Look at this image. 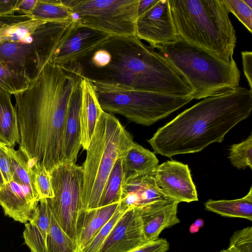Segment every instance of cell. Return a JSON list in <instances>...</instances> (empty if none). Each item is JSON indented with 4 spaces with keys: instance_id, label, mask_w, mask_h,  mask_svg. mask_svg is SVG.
Wrapping results in <instances>:
<instances>
[{
    "instance_id": "cell-1",
    "label": "cell",
    "mask_w": 252,
    "mask_h": 252,
    "mask_svg": "<svg viewBox=\"0 0 252 252\" xmlns=\"http://www.w3.org/2000/svg\"><path fill=\"white\" fill-rule=\"evenodd\" d=\"M82 78L69 68L49 62L28 88L13 94L19 150L32 165L49 171L61 162L64 123Z\"/></svg>"
},
{
    "instance_id": "cell-2",
    "label": "cell",
    "mask_w": 252,
    "mask_h": 252,
    "mask_svg": "<svg viewBox=\"0 0 252 252\" xmlns=\"http://www.w3.org/2000/svg\"><path fill=\"white\" fill-rule=\"evenodd\" d=\"M63 66L92 83L175 96L193 94L185 77L136 35H110Z\"/></svg>"
},
{
    "instance_id": "cell-3",
    "label": "cell",
    "mask_w": 252,
    "mask_h": 252,
    "mask_svg": "<svg viewBox=\"0 0 252 252\" xmlns=\"http://www.w3.org/2000/svg\"><path fill=\"white\" fill-rule=\"evenodd\" d=\"M252 110V91L238 87L226 94L204 98L159 128L148 142L155 154L168 158L200 152L220 143Z\"/></svg>"
},
{
    "instance_id": "cell-4",
    "label": "cell",
    "mask_w": 252,
    "mask_h": 252,
    "mask_svg": "<svg viewBox=\"0 0 252 252\" xmlns=\"http://www.w3.org/2000/svg\"><path fill=\"white\" fill-rule=\"evenodd\" d=\"M180 39L226 63L234 61L236 31L223 0H169Z\"/></svg>"
},
{
    "instance_id": "cell-5",
    "label": "cell",
    "mask_w": 252,
    "mask_h": 252,
    "mask_svg": "<svg viewBox=\"0 0 252 252\" xmlns=\"http://www.w3.org/2000/svg\"><path fill=\"white\" fill-rule=\"evenodd\" d=\"M156 48L186 79L193 99L226 94L239 87L241 72L234 60L226 63L180 38Z\"/></svg>"
},
{
    "instance_id": "cell-6",
    "label": "cell",
    "mask_w": 252,
    "mask_h": 252,
    "mask_svg": "<svg viewBox=\"0 0 252 252\" xmlns=\"http://www.w3.org/2000/svg\"><path fill=\"white\" fill-rule=\"evenodd\" d=\"M133 143L132 135L119 120L103 111L82 166L81 213L99 207L106 181L116 161L125 156Z\"/></svg>"
},
{
    "instance_id": "cell-7",
    "label": "cell",
    "mask_w": 252,
    "mask_h": 252,
    "mask_svg": "<svg viewBox=\"0 0 252 252\" xmlns=\"http://www.w3.org/2000/svg\"><path fill=\"white\" fill-rule=\"evenodd\" d=\"M102 110L121 115L131 122L151 126L193 99L192 95L175 96L92 83Z\"/></svg>"
},
{
    "instance_id": "cell-8",
    "label": "cell",
    "mask_w": 252,
    "mask_h": 252,
    "mask_svg": "<svg viewBox=\"0 0 252 252\" xmlns=\"http://www.w3.org/2000/svg\"><path fill=\"white\" fill-rule=\"evenodd\" d=\"M73 21L47 22L23 40L0 43V62L33 81L50 62Z\"/></svg>"
},
{
    "instance_id": "cell-9",
    "label": "cell",
    "mask_w": 252,
    "mask_h": 252,
    "mask_svg": "<svg viewBox=\"0 0 252 252\" xmlns=\"http://www.w3.org/2000/svg\"><path fill=\"white\" fill-rule=\"evenodd\" d=\"M140 0H62L77 23L110 35H136Z\"/></svg>"
},
{
    "instance_id": "cell-10",
    "label": "cell",
    "mask_w": 252,
    "mask_h": 252,
    "mask_svg": "<svg viewBox=\"0 0 252 252\" xmlns=\"http://www.w3.org/2000/svg\"><path fill=\"white\" fill-rule=\"evenodd\" d=\"M49 172L54 194L53 198L47 199L49 205L59 225L76 244L81 214L83 169L76 163L61 162Z\"/></svg>"
},
{
    "instance_id": "cell-11",
    "label": "cell",
    "mask_w": 252,
    "mask_h": 252,
    "mask_svg": "<svg viewBox=\"0 0 252 252\" xmlns=\"http://www.w3.org/2000/svg\"><path fill=\"white\" fill-rule=\"evenodd\" d=\"M136 36L156 48L179 39L169 0H158L145 12L138 17Z\"/></svg>"
},
{
    "instance_id": "cell-12",
    "label": "cell",
    "mask_w": 252,
    "mask_h": 252,
    "mask_svg": "<svg viewBox=\"0 0 252 252\" xmlns=\"http://www.w3.org/2000/svg\"><path fill=\"white\" fill-rule=\"evenodd\" d=\"M110 35L74 21L58 44L50 62L63 66L81 58Z\"/></svg>"
},
{
    "instance_id": "cell-13",
    "label": "cell",
    "mask_w": 252,
    "mask_h": 252,
    "mask_svg": "<svg viewBox=\"0 0 252 252\" xmlns=\"http://www.w3.org/2000/svg\"><path fill=\"white\" fill-rule=\"evenodd\" d=\"M155 179L158 189L179 203L198 200L188 164L174 160L164 162L155 169Z\"/></svg>"
},
{
    "instance_id": "cell-14",
    "label": "cell",
    "mask_w": 252,
    "mask_h": 252,
    "mask_svg": "<svg viewBox=\"0 0 252 252\" xmlns=\"http://www.w3.org/2000/svg\"><path fill=\"white\" fill-rule=\"evenodd\" d=\"M146 242L139 212L131 208L120 218L99 252H128Z\"/></svg>"
},
{
    "instance_id": "cell-15",
    "label": "cell",
    "mask_w": 252,
    "mask_h": 252,
    "mask_svg": "<svg viewBox=\"0 0 252 252\" xmlns=\"http://www.w3.org/2000/svg\"><path fill=\"white\" fill-rule=\"evenodd\" d=\"M155 170L126 179L120 203L128 208L140 209L158 202L174 200L157 187Z\"/></svg>"
},
{
    "instance_id": "cell-16",
    "label": "cell",
    "mask_w": 252,
    "mask_h": 252,
    "mask_svg": "<svg viewBox=\"0 0 252 252\" xmlns=\"http://www.w3.org/2000/svg\"><path fill=\"white\" fill-rule=\"evenodd\" d=\"M38 202L29 188L14 181L0 189V205L4 215L21 223L34 217Z\"/></svg>"
},
{
    "instance_id": "cell-17",
    "label": "cell",
    "mask_w": 252,
    "mask_h": 252,
    "mask_svg": "<svg viewBox=\"0 0 252 252\" xmlns=\"http://www.w3.org/2000/svg\"><path fill=\"white\" fill-rule=\"evenodd\" d=\"M178 204L174 200L162 201L136 209L147 242L158 239L164 229L180 223L177 216Z\"/></svg>"
},
{
    "instance_id": "cell-18",
    "label": "cell",
    "mask_w": 252,
    "mask_h": 252,
    "mask_svg": "<svg viewBox=\"0 0 252 252\" xmlns=\"http://www.w3.org/2000/svg\"><path fill=\"white\" fill-rule=\"evenodd\" d=\"M81 80L77 85L72 94L64 123L61 148V162L75 163L81 147Z\"/></svg>"
},
{
    "instance_id": "cell-19",
    "label": "cell",
    "mask_w": 252,
    "mask_h": 252,
    "mask_svg": "<svg viewBox=\"0 0 252 252\" xmlns=\"http://www.w3.org/2000/svg\"><path fill=\"white\" fill-rule=\"evenodd\" d=\"M34 217L25 223V244L31 252H47V240L51 230L52 213L47 199H41Z\"/></svg>"
},
{
    "instance_id": "cell-20",
    "label": "cell",
    "mask_w": 252,
    "mask_h": 252,
    "mask_svg": "<svg viewBox=\"0 0 252 252\" xmlns=\"http://www.w3.org/2000/svg\"><path fill=\"white\" fill-rule=\"evenodd\" d=\"M81 85V144L83 149L87 150L103 110L99 103L93 83L82 78Z\"/></svg>"
},
{
    "instance_id": "cell-21",
    "label": "cell",
    "mask_w": 252,
    "mask_h": 252,
    "mask_svg": "<svg viewBox=\"0 0 252 252\" xmlns=\"http://www.w3.org/2000/svg\"><path fill=\"white\" fill-rule=\"evenodd\" d=\"M119 203L83 212L77 226V252L80 251L101 229L116 212Z\"/></svg>"
},
{
    "instance_id": "cell-22",
    "label": "cell",
    "mask_w": 252,
    "mask_h": 252,
    "mask_svg": "<svg viewBox=\"0 0 252 252\" xmlns=\"http://www.w3.org/2000/svg\"><path fill=\"white\" fill-rule=\"evenodd\" d=\"M158 163V160L154 153L134 142L123 157L124 181L154 170Z\"/></svg>"
},
{
    "instance_id": "cell-23",
    "label": "cell",
    "mask_w": 252,
    "mask_h": 252,
    "mask_svg": "<svg viewBox=\"0 0 252 252\" xmlns=\"http://www.w3.org/2000/svg\"><path fill=\"white\" fill-rule=\"evenodd\" d=\"M12 94L0 87V141L14 148L19 140V130Z\"/></svg>"
},
{
    "instance_id": "cell-24",
    "label": "cell",
    "mask_w": 252,
    "mask_h": 252,
    "mask_svg": "<svg viewBox=\"0 0 252 252\" xmlns=\"http://www.w3.org/2000/svg\"><path fill=\"white\" fill-rule=\"evenodd\" d=\"M205 209L221 216L252 220V187L244 197L234 200H213L205 204Z\"/></svg>"
},
{
    "instance_id": "cell-25",
    "label": "cell",
    "mask_w": 252,
    "mask_h": 252,
    "mask_svg": "<svg viewBox=\"0 0 252 252\" xmlns=\"http://www.w3.org/2000/svg\"><path fill=\"white\" fill-rule=\"evenodd\" d=\"M29 15L31 19L47 22L74 21L72 11L62 0H38Z\"/></svg>"
},
{
    "instance_id": "cell-26",
    "label": "cell",
    "mask_w": 252,
    "mask_h": 252,
    "mask_svg": "<svg viewBox=\"0 0 252 252\" xmlns=\"http://www.w3.org/2000/svg\"><path fill=\"white\" fill-rule=\"evenodd\" d=\"M8 149L14 174L13 181L29 188L39 202L34 185V169L32 164L20 150L10 147H8Z\"/></svg>"
},
{
    "instance_id": "cell-27",
    "label": "cell",
    "mask_w": 252,
    "mask_h": 252,
    "mask_svg": "<svg viewBox=\"0 0 252 252\" xmlns=\"http://www.w3.org/2000/svg\"><path fill=\"white\" fill-rule=\"evenodd\" d=\"M124 182V174L122 157L117 160L109 174L99 207L120 202Z\"/></svg>"
},
{
    "instance_id": "cell-28",
    "label": "cell",
    "mask_w": 252,
    "mask_h": 252,
    "mask_svg": "<svg viewBox=\"0 0 252 252\" xmlns=\"http://www.w3.org/2000/svg\"><path fill=\"white\" fill-rule=\"evenodd\" d=\"M47 22L31 19L0 28V43L23 40Z\"/></svg>"
},
{
    "instance_id": "cell-29",
    "label": "cell",
    "mask_w": 252,
    "mask_h": 252,
    "mask_svg": "<svg viewBox=\"0 0 252 252\" xmlns=\"http://www.w3.org/2000/svg\"><path fill=\"white\" fill-rule=\"evenodd\" d=\"M51 230L47 240V252H77L74 241L63 231L53 214Z\"/></svg>"
},
{
    "instance_id": "cell-30",
    "label": "cell",
    "mask_w": 252,
    "mask_h": 252,
    "mask_svg": "<svg viewBox=\"0 0 252 252\" xmlns=\"http://www.w3.org/2000/svg\"><path fill=\"white\" fill-rule=\"evenodd\" d=\"M31 80L27 76L10 70L0 62V87L14 94L26 90Z\"/></svg>"
},
{
    "instance_id": "cell-31",
    "label": "cell",
    "mask_w": 252,
    "mask_h": 252,
    "mask_svg": "<svg viewBox=\"0 0 252 252\" xmlns=\"http://www.w3.org/2000/svg\"><path fill=\"white\" fill-rule=\"evenodd\" d=\"M130 208L121 204L119 202V206L111 218L78 252H99L111 231L122 216Z\"/></svg>"
},
{
    "instance_id": "cell-32",
    "label": "cell",
    "mask_w": 252,
    "mask_h": 252,
    "mask_svg": "<svg viewBox=\"0 0 252 252\" xmlns=\"http://www.w3.org/2000/svg\"><path fill=\"white\" fill-rule=\"evenodd\" d=\"M228 158L232 165L238 169H252V134L245 140L230 146Z\"/></svg>"
},
{
    "instance_id": "cell-33",
    "label": "cell",
    "mask_w": 252,
    "mask_h": 252,
    "mask_svg": "<svg viewBox=\"0 0 252 252\" xmlns=\"http://www.w3.org/2000/svg\"><path fill=\"white\" fill-rule=\"evenodd\" d=\"M34 185L40 201L54 196L49 171L44 166L34 165Z\"/></svg>"
},
{
    "instance_id": "cell-34",
    "label": "cell",
    "mask_w": 252,
    "mask_h": 252,
    "mask_svg": "<svg viewBox=\"0 0 252 252\" xmlns=\"http://www.w3.org/2000/svg\"><path fill=\"white\" fill-rule=\"evenodd\" d=\"M229 12L233 14L248 31L252 32V8L243 0H223Z\"/></svg>"
},
{
    "instance_id": "cell-35",
    "label": "cell",
    "mask_w": 252,
    "mask_h": 252,
    "mask_svg": "<svg viewBox=\"0 0 252 252\" xmlns=\"http://www.w3.org/2000/svg\"><path fill=\"white\" fill-rule=\"evenodd\" d=\"M226 250L230 252H252V227L235 231Z\"/></svg>"
},
{
    "instance_id": "cell-36",
    "label": "cell",
    "mask_w": 252,
    "mask_h": 252,
    "mask_svg": "<svg viewBox=\"0 0 252 252\" xmlns=\"http://www.w3.org/2000/svg\"><path fill=\"white\" fill-rule=\"evenodd\" d=\"M0 169L5 184L13 181V172L8 147L0 141Z\"/></svg>"
},
{
    "instance_id": "cell-37",
    "label": "cell",
    "mask_w": 252,
    "mask_h": 252,
    "mask_svg": "<svg viewBox=\"0 0 252 252\" xmlns=\"http://www.w3.org/2000/svg\"><path fill=\"white\" fill-rule=\"evenodd\" d=\"M169 247V243L166 239L158 238L155 240L148 241L128 252H166Z\"/></svg>"
},
{
    "instance_id": "cell-38",
    "label": "cell",
    "mask_w": 252,
    "mask_h": 252,
    "mask_svg": "<svg viewBox=\"0 0 252 252\" xmlns=\"http://www.w3.org/2000/svg\"><path fill=\"white\" fill-rule=\"evenodd\" d=\"M244 75L252 90V53L249 51L241 52Z\"/></svg>"
},
{
    "instance_id": "cell-39",
    "label": "cell",
    "mask_w": 252,
    "mask_h": 252,
    "mask_svg": "<svg viewBox=\"0 0 252 252\" xmlns=\"http://www.w3.org/2000/svg\"><path fill=\"white\" fill-rule=\"evenodd\" d=\"M38 0H18L14 9L16 12L20 15H29L36 5Z\"/></svg>"
},
{
    "instance_id": "cell-40",
    "label": "cell",
    "mask_w": 252,
    "mask_h": 252,
    "mask_svg": "<svg viewBox=\"0 0 252 252\" xmlns=\"http://www.w3.org/2000/svg\"><path fill=\"white\" fill-rule=\"evenodd\" d=\"M31 18L28 15L11 14L0 16V28L7 25L30 20Z\"/></svg>"
},
{
    "instance_id": "cell-41",
    "label": "cell",
    "mask_w": 252,
    "mask_h": 252,
    "mask_svg": "<svg viewBox=\"0 0 252 252\" xmlns=\"http://www.w3.org/2000/svg\"><path fill=\"white\" fill-rule=\"evenodd\" d=\"M18 0H0V16L15 14L14 9Z\"/></svg>"
},
{
    "instance_id": "cell-42",
    "label": "cell",
    "mask_w": 252,
    "mask_h": 252,
    "mask_svg": "<svg viewBox=\"0 0 252 252\" xmlns=\"http://www.w3.org/2000/svg\"><path fill=\"white\" fill-rule=\"evenodd\" d=\"M158 0H140L138 8V17L152 7Z\"/></svg>"
},
{
    "instance_id": "cell-43",
    "label": "cell",
    "mask_w": 252,
    "mask_h": 252,
    "mask_svg": "<svg viewBox=\"0 0 252 252\" xmlns=\"http://www.w3.org/2000/svg\"><path fill=\"white\" fill-rule=\"evenodd\" d=\"M200 228L196 226L193 223L189 226V231L191 233H195L197 232Z\"/></svg>"
},
{
    "instance_id": "cell-44",
    "label": "cell",
    "mask_w": 252,
    "mask_h": 252,
    "mask_svg": "<svg viewBox=\"0 0 252 252\" xmlns=\"http://www.w3.org/2000/svg\"><path fill=\"white\" fill-rule=\"evenodd\" d=\"M193 223L200 228L202 227L204 225V220L202 219H196Z\"/></svg>"
},
{
    "instance_id": "cell-45",
    "label": "cell",
    "mask_w": 252,
    "mask_h": 252,
    "mask_svg": "<svg viewBox=\"0 0 252 252\" xmlns=\"http://www.w3.org/2000/svg\"><path fill=\"white\" fill-rule=\"evenodd\" d=\"M5 184V181L0 169V189L4 186Z\"/></svg>"
},
{
    "instance_id": "cell-46",
    "label": "cell",
    "mask_w": 252,
    "mask_h": 252,
    "mask_svg": "<svg viewBox=\"0 0 252 252\" xmlns=\"http://www.w3.org/2000/svg\"><path fill=\"white\" fill-rule=\"evenodd\" d=\"M245 3L252 8V0H243Z\"/></svg>"
},
{
    "instance_id": "cell-47",
    "label": "cell",
    "mask_w": 252,
    "mask_h": 252,
    "mask_svg": "<svg viewBox=\"0 0 252 252\" xmlns=\"http://www.w3.org/2000/svg\"><path fill=\"white\" fill-rule=\"evenodd\" d=\"M220 252H229L228 251H227V250L226 249V250H221Z\"/></svg>"
}]
</instances>
